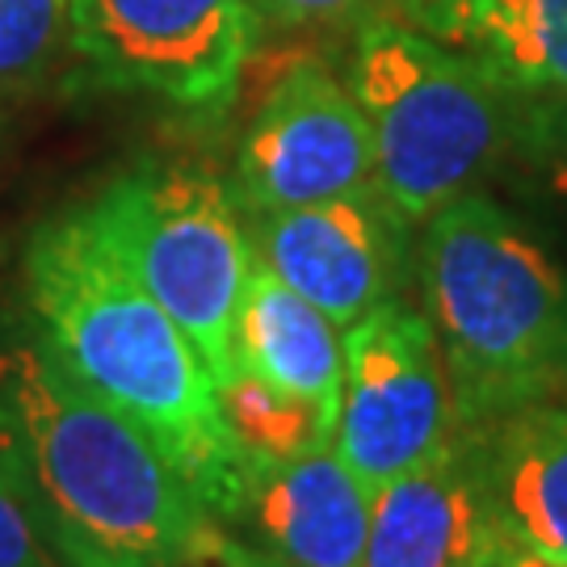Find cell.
<instances>
[{
	"label": "cell",
	"mask_w": 567,
	"mask_h": 567,
	"mask_svg": "<svg viewBox=\"0 0 567 567\" xmlns=\"http://www.w3.org/2000/svg\"><path fill=\"white\" fill-rule=\"evenodd\" d=\"M463 433L505 543L567 567V395Z\"/></svg>",
	"instance_id": "7c38bea8"
},
{
	"label": "cell",
	"mask_w": 567,
	"mask_h": 567,
	"mask_svg": "<svg viewBox=\"0 0 567 567\" xmlns=\"http://www.w3.org/2000/svg\"><path fill=\"white\" fill-rule=\"evenodd\" d=\"M122 265L194 341L210 379L236 365V311L252 269L227 182L189 161H140L84 203Z\"/></svg>",
	"instance_id": "5b68a950"
},
{
	"label": "cell",
	"mask_w": 567,
	"mask_h": 567,
	"mask_svg": "<svg viewBox=\"0 0 567 567\" xmlns=\"http://www.w3.org/2000/svg\"><path fill=\"white\" fill-rule=\"evenodd\" d=\"M400 21L522 93L567 89V0H408Z\"/></svg>",
	"instance_id": "4fadbf2b"
},
{
	"label": "cell",
	"mask_w": 567,
	"mask_h": 567,
	"mask_svg": "<svg viewBox=\"0 0 567 567\" xmlns=\"http://www.w3.org/2000/svg\"><path fill=\"white\" fill-rule=\"evenodd\" d=\"M505 547L466 433L391 484L370 492L358 567H480Z\"/></svg>",
	"instance_id": "8fae6325"
},
{
	"label": "cell",
	"mask_w": 567,
	"mask_h": 567,
	"mask_svg": "<svg viewBox=\"0 0 567 567\" xmlns=\"http://www.w3.org/2000/svg\"><path fill=\"white\" fill-rule=\"evenodd\" d=\"M215 391L227 429L236 433L248 458H303L337 442L332 416L278 391L244 365H231L224 379H215Z\"/></svg>",
	"instance_id": "9a60e30c"
},
{
	"label": "cell",
	"mask_w": 567,
	"mask_h": 567,
	"mask_svg": "<svg viewBox=\"0 0 567 567\" xmlns=\"http://www.w3.org/2000/svg\"><path fill=\"white\" fill-rule=\"evenodd\" d=\"M374 182V140L344 76L320 55L295 60L244 126L231 198L240 215L328 203Z\"/></svg>",
	"instance_id": "ba28073f"
},
{
	"label": "cell",
	"mask_w": 567,
	"mask_h": 567,
	"mask_svg": "<svg viewBox=\"0 0 567 567\" xmlns=\"http://www.w3.org/2000/svg\"><path fill=\"white\" fill-rule=\"evenodd\" d=\"M416 278L458 425L567 395V269L471 189L421 224Z\"/></svg>",
	"instance_id": "7a4b0ae2"
},
{
	"label": "cell",
	"mask_w": 567,
	"mask_h": 567,
	"mask_svg": "<svg viewBox=\"0 0 567 567\" xmlns=\"http://www.w3.org/2000/svg\"><path fill=\"white\" fill-rule=\"evenodd\" d=\"M21 295L55 362L140 429L224 526L244 496L248 454L194 341L84 206L34 227L21 252Z\"/></svg>",
	"instance_id": "6da1fadb"
},
{
	"label": "cell",
	"mask_w": 567,
	"mask_h": 567,
	"mask_svg": "<svg viewBox=\"0 0 567 567\" xmlns=\"http://www.w3.org/2000/svg\"><path fill=\"white\" fill-rule=\"evenodd\" d=\"M480 567H555V564H547V559H538V555H529V550L505 543V547L496 550V555H487Z\"/></svg>",
	"instance_id": "ffe728a7"
},
{
	"label": "cell",
	"mask_w": 567,
	"mask_h": 567,
	"mask_svg": "<svg viewBox=\"0 0 567 567\" xmlns=\"http://www.w3.org/2000/svg\"><path fill=\"white\" fill-rule=\"evenodd\" d=\"M72 47V0H0V93L51 76Z\"/></svg>",
	"instance_id": "e0dca14e"
},
{
	"label": "cell",
	"mask_w": 567,
	"mask_h": 567,
	"mask_svg": "<svg viewBox=\"0 0 567 567\" xmlns=\"http://www.w3.org/2000/svg\"><path fill=\"white\" fill-rule=\"evenodd\" d=\"M261 39L257 0H72V51L105 89L224 114Z\"/></svg>",
	"instance_id": "8992f818"
},
{
	"label": "cell",
	"mask_w": 567,
	"mask_h": 567,
	"mask_svg": "<svg viewBox=\"0 0 567 567\" xmlns=\"http://www.w3.org/2000/svg\"><path fill=\"white\" fill-rule=\"evenodd\" d=\"M0 395L25 433L42 517L164 567H227L231 538L219 517L30 324L0 344Z\"/></svg>",
	"instance_id": "3957f363"
},
{
	"label": "cell",
	"mask_w": 567,
	"mask_h": 567,
	"mask_svg": "<svg viewBox=\"0 0 567 567\" xmlns=\"http://www.w3.org/2000/svg\"><path fill=\"white\" fill-rule=\"evenodd\" d=\"M344 383L337 454L370 492L391 484L463 433L442 344L425 307L386 299L341 332Z\"/></svg>",
	"instance_id": "52a82bcc"
},
{
	"label": "cell",
	"mask_w": 567,
	"mask_h": 567,
	"mask_svg": "<svg viewBox=\"0 0 567 567\" xmlns=\"http://www.w3.org/2000/svg\"><path fill=\"white\" fill-rule=\"evenodd\" d=\"M227 567H358L370 529V487L337 446L303 458H248Z\"/></svg>",
	"instance_id": "30bf717a"
},
{
	"label": "cell",
	"mask_w": 567,
	"mask_h": 567,
	"mask_svg": "<svg viewBox=\"0 0 567 567\" xmlns=\"http://www.w3.org/2000/svg\"><path fill=\"white\" fill-rule=\"evenodd\" d=\"M513 156L543 168L567 194V89L513 97Z\"/></svg>",
	"instance_id": "ac0fdd59"
},
{
	"label": "cell",
	"mask_w": 567,
	"mask_h": 567,
	"mask_svg": "<svg viewBox=\"0 0 567 567\" xmlns=\"http://www.w3.org/2000/svg\"><path fill=\"white\" fill-rule=\"evenodd\" d=\"M236 365L278 391L341 416L344 341L341 328L252 257L236 311Z\"/></svg>",
	"instance_id": "5bb4252c"
},
{
	"label": "cell",
	"mask_w": 567,
	"mask_h": 567,
	"mask_svg": "<svg viewBox=\"0 0 567 567\" xmlns=\"http://www.w3.org/2000/svg\"><path fill=\"white\" fill-rule=\"evenodd\" d=\"M42 492L18 412L0 395V567H55L42 543Z\"/></svg>",
	"instance_id": "2e32d148"
},
{
	"label": "cell",
	"mask_w": 567,
	"mask_h": 567,
	"mask_svg": "<svg viewBox=\"0 0 567 567\" xmlns=\"http://www.w3.org/2000/svg\"><path fill=\"white\" fill-rule=\"evenodd\" d=\"M244 227L252 257L341 332L386 299H400L416 269L412 224L379 182L328 203L248 215Z\"/></svg>",
	"instance_id": "9c48e42d"
},
{
	"label": "cell",
	"mask_w": 567,
	"mask_h": 567,
	"mask_svg": "<svg viewBox=\"0 0 567 567\" xmlns=\"http://www.w3.org/2000/svg\"><path fill=\"white\" fill-rule=\"evenodd\" d=\"M408 0H257L261 34L269 30H358L374 18H400Z\"/></svg>",
	"instance_id": "d6986e66"
},
{
	"label": "cell",
	"mask_w": 567,
	"mask_h": 567,
	"mask_svg": "<svg viewBox=\"0 0 567 567\" xmlns=\"http://www.w3.org/2000/svg\"><path fill=\"white\" fill-rule=\"evenodd\" d=\"M344 84L374 140V182L412 227L471 194L513 147V93L400 18L353 30Z\"/></svg>",
	"instance_id": "277c9868"
}]
</instances>
